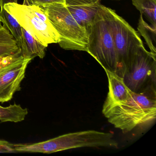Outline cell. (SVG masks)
<instances>
[{"label":"cell","instance_id":"6da1fadb","mask_svg":"<svg viewBox=\"0 0 156 156\" xmlns=\"http://www.w3.org/2000/svg\"><path fill=\"white\" fill-rule=\"evenodd\" d=\"M156 116L155 87L140 93L132 92L126 102L112 108L105 116L109 123L124 133L154 120Z\"/></svg>","mask_w":156,"mask_h":156},{"label":"cell","instance_id":"7a4b0ae2","mask_svg":"<svg viewBox=\"0 0 156 156\" xmlns=\"http://www.w3.org/2000/svg\"><path fill=\"white\" fill-rule=\"evenodd\" d=\"M16 152L52 153L81 147L117 148L118 143L111 133L94 130L68 133L33 144H13Z\"/></svg>","mask_w":156,"mask_h":156},{"label":"cell","instance_id":"3957f363","mask_svg":"<svg viewBox=\"0 0 156 156\" xmlns=\"http://www.w3.org/2000/svg\"><path fill=\"white\" fill-rule=\"evenodd\" d=\"M88 44L87 52L103 67L118 75L119 64L113 36L105 13L101 5L87 29Z\"/></svg>","mask_w":156,"mask_h":156},{"label":"cell","instance_id":"277c9868","mask_svg":"<svg viewBox=\"0 0 156 156\" xmlns=\"http://www.w3.org/2000/svg\"><path fill=\"white\" fill-rule=\"evenodd\" d=\"M41 8L59 34L58 43L61 48L87 52V30L74 19L65 4L55 3Z\"/></svg>","mask_w":156,"mask_h":156},{"label":"cell","instance_id":"5b68a950","mask_svg":"<svg viewBox=\"0 0 156 156\" xmlns=\"http://www.w3.org/2000/svg\"><path fill=\"white\" fill-rule=\"evenodd\" d=\"M105 11L117 55L118 75L122 77L133 55L143 45V42L138 33L115 10L105 6Z\"/></svg>","mask_w":156,"mask_h":156},{"label":"cell","instance_id":"8992f818","mask_svg":"<svg viewBox=\"0 0 156 156\" xmlns=\"http://www.w3.org/2000/svg\"><path fill=\"white\" fill-rule=\"evenodd\" d=\"M4 8L16 19L22 28L44 46L58 43L59 35L51 23L41 20L29 5L9 2L4 4Z\"/></svg>","mask_w":156,"mask_h":156},{"label":"cell","instance_id":"52a82bcc","mask_svg":"<svg viewBox=\"0 0 156 156\" xmlns=\"http://www.w3.org/2000/svg\"><path fill=\"white\" fill-rule=\"evenodd\" d=\"M156 65V55L148 51L144 45L140 46L122 76L126 85L134 93L153 86L148 83L151 81L155 84Z\"/></svg>","mask_w":156,"mask_h":156},{"label":"cell","instance_id":"ba28073f","mask_svg":"<svg viewBox=\"0 0 156 156\" xmlns=\"http://www.w3.org/2000/svg\"><path fill=\"white\" fill-rule=\"evenodd\" d=\"M31 60L25 59L0 75V103L10 101L14 94L21 90V83L25 77L27 66Z\"/></svg>","mask_w":156,"mask_h":156},{"label":"cell","instance_id":"9c48e42d","mask_svg":"<svg viewBox=\"0 0 156 156\" xmlns=\"http://www.w3.org/2000/svg\"><path fill=\"white\" fill-rule=\"evenodd\" d=\"M105 71L108 83V92L102 109L105 116L112 108L126 102L132 92L126 85L122 77L108 70Z\"/></svg>","mask_w":156,"mask_h":156},{"label":"cell","instance_id":"30bf717a","mask_svg":"<svg viewBox=\"0 0 156 156\" xmlns=\"http://www.w3.org/2000/svg\"><path fill=\"white\" fill-rule=\"evenodd\" d=\"M22 36L20 48L24 58L32 60L36 57L43 59L47 47L35 40L30 34L22 28Z\"/></svg>","mask_w":156,"mask_h":156},{"label":"cell","instance_id":"8fae6325","mask_svg":"<svg viewBox=\"0 0 156 156\" xmlns=\"http://www.w3.org/2000/svg\"><path fill=\"white\" fill-rule=\"evenodd\" d=\"M101 4L92 6H66L74 19L83 27L87 29Z\"/></svg>","mask_w":156,"mask_h":156},{"label":"cell","instance_id":"7c38bea8","mask_svg":"<svg viewBox=\"0 0 156 156\" xmlns=\"http://www.w3.org/2000/svg\"><path fill=\"white\" fill-rule=\"evenodd\" d=\"M18 0H0V18L3 25L7 27L16 40L20 48L22 36V30L19 23L14 17L4 9V4L9 2L18 3Z\"/></svg>","mask_w":156,"mask_h":156},{"label":"cell","instance_id":"4fadbf2b","mask_svg":"<svg viewBox=\"0 0 156 156\" xmlns=\"http://www.w3.org/2000/svg\"><path fill=\"white\" fill-rule=\"evenodd\" d=\"M21 53L17 41L7 27L0 29V57Z\"/></svg>","mask_w":156,"mask_h":156},{"label":"cell","instance_id":"5bb4252c","mask_svg":"<svg viewBox=\"0 0 156 156\" xmlns=\"http://www.w3.org/2000/svg\"><path fill=\"white\" fill-rule=\"evenodd\" d=\"M28 114V109L14 104L4 107L0 105V121L17 123L23 121Z\"/></svg>","mask_w":156,"mask_h":156},{"label":"cell","instance_id":"9a60e30c","mask_svg":"<svg viewBox=\"0 0 156 156\" xmlns=\"http://www.w3.org/2000/svg\"><path fill=\"white\" fill-rule=\"evenodd\" d=\"M137 30L144 38L146 43L150 50V52L156 55V27L149 25L144 20L143 15L140 14Z\"/></svg>","mask_w":156,"mask_h":156},{"label":"cell","instance_id":"2e32d148","mask_svg":"<svg viewBox=\"0 0 156 156\" xmlns=\"http://www.w3.org/2000/svg\"><path fill=\"white\" fill-rule=\"evenodd\" d=\"M132 4L146 16L151 25L156 27V0H131Z\"/></svg>","mask_w":156,"mask_h":156},{"label":"cell","instance_id":"e0dca14e","mask_svg":"<svg viewBox=\"0 0 156 156\" xmlns=\"http://www.w3.org/2000/svg\"><path fill=\"white\" fill-rule=\"evenodd\" d=\"M25 59L22 53L4 57L0 62V75L22 62Z\"/></svg>","mask_w":156,"mask_h":156},{"label":"cell","instance_id":"ac0fdd59","mask_svg":"<svg viewBox=\"0 0 156 156\" xmlns=\"http://www.w3.org/2000/svg\"><path fill=\"white\" fill-rule=\"evenodd\" d=\"M66 0H23V4L26 5H36L44 7L55 3L65 4Z\"/></svg>","mask_w":156,"mask_h":156},{"label":"cell","instance_id":"d6986e66","mask_svg":"<svg viewBox=\"0 0 156 156\" xmlns=\"http://www.w3.org/2000/svg\"><path fill=\"white\" fill-rule=\"evenodd\" d=\"M100 3L99 0H66V6H92Z\"/></svg>","mask_w":156,"mask_h":156},{"label":"cell","instance_id":"ffe728a7","mask_svg":"<svg viewBox=\"0 0 156 156\" xmlns=\"http://www.w3.org/2000/svg\"><path fill=\"white\" fill-rule=\"evenodd\" d=\"M16 152L13 144L6 140H0V153H14Z\"/></svg>","mask_w":156,"mask_h":156},{"label":"cell","instance_id":"44dd1931","mask_svg":"<svg viewBox=\"0 0 156 156\" xmlns=\"http://www.w3.org/2000/svg\"><path fill=\"white\" fill-rule=\"evenodd\" d=\"M3 25L2 24V22L1 20V18H0V29H1L3 27Z\"/></svg>","mask_w":156,"mask_h":156},{"label":"cell","instance_id":"7402d4cb","mask_svg":"<svg viewBox=\"0 0 156 156\" xmlns=\"http://www.w3.org/2000/svg\"><path fill=\"white\" fill-rule=\"evenodd\" d=\"M5 57H0V62L2 61V59H3V58Z\"/></svg>","mask_w":156,"mask_h":156}]
</instances>
